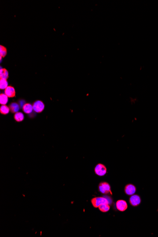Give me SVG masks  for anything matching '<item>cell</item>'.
<instances>
[{
  "mask_svg": "<svg viewBox=\"0 0 158 237\" xmlns=\"http://www.w3.org/2000/svg\"><path fill=\"white\" fill-rule=\"evenodd\" d=\"M91 203L93 204V206L95 208H98L101 205L103 204H109V200L106 198L103 197H95L91 199Z\"/></svg>",
  "mask_w": 158,
  "mask_h": 237,
  "instance_id": "6da1fadb",
  "label": "cell"
},
{
  "mask_svg": "<svg viewBox=\"0 0 158 237\" xmlns=\"http://www.w3.org/2000/svg\"><path fill=\"white\" fill-rule=\"evenodd\" d=\"M98 189L101 193L103 194H112L111 191V187L109 184L106 182H103L100 183L98 186Z\"/></svg>",
  "mask_w": 158,
  "mask_h": 237,
  "instance_id": "7a4b0ae2",
  "label": "cell"
},
{
  "mask_svg": "<svg viewBox=\"0 0 158 237\" xmlns=\"http://www.w3.org/2000/svg\"><path fill=\"white\" fill-rule=\"evenodd\" d=\"M94 171L96 175L101 177L106 175L107 172V169L104 165L101 163H99L95 167Z\"/></svg>",
  "mask_w": 158,
  "mask_h": 237,
  "instance_id": "3957f363",
  "label": "cell"
},
{
  "mask_svg": "<svg viewBox=\"0 0 158 237\" xmlns=\"http://www.w3.org/2000/svg\"><path fill=\"white\" fill-rule=\"evenodd\" d=\"M33 110L37 113H40L45 109V105L42 101H35L33 105Z\"/></svg>",
  "mask_w": 158,
  "mask_h": 237,
  "instance_id": "277c9868",
  "label": "cell"
},
{
  "mask_svg": "<svg viewBox=\"0 0 158 237\" xmlns=\"http://www.w3.org/2000/svg\"><path fill=\"white\" fill-rule=\"evenodd\" d=\"M141 202V198L137 194H133L130 198V204L133 206H138Z\"/></svg>",
  "mask_w": 158,
  "mask_h": 237,
  "instance_id": "5b68a950",
  "label": "cell"
},
{
  "mask_svg": "<svg viewBox=\"0 0 158 237\" xmlns=\"http://www.w3.org/2000/svg\"><path fill=\"white\" fill-rule=\"evenodd\" d=\"M116 207L117 209L121 212H123L126 210L127 209L128 205H127V203L124 200H118L116 203L115 204Z\"/></svg>",
  "mask_w": 158,
  "mask_h": 237,
  "instance_id": "8992f818",
  "label": "cell"
},
{
  "mask_svg": "<svg viewBox=\"0 0 158 237\" xmlns=\"http://www.w3.org/2000/svg\"><path fill=\"white\" fill-rule=\"evenodd\" d=\"M136 189L134 186L132 184H128L125 186V192L128 196H132L135 194Z\"/></svg>",
  "mask_w": 158,
  "mask_h": 237,
  "instance_id": "52a82bcc",
  "label": "cell"
},
{
  "mask_svg": "<svg viewBox=\"0 0 158 237\" xmlns=\"http://www.w3.org/2000/svg\"><path fill=\"white\" fill-rule=\"evenodd\" d=\"M4 93L8 97H14L15 96V89L12 86H8L5 89Z\"/></svg>",
  "mask_w": 158,
  "mask_h": 237,
  "instance_id": "ba28073f",
  "label": "cell"
},
{
  "mask_svg": "<svg viewBox=\"0 0 158 237\" xmlns=\"http://www.w3.org/2000/svg\"><path fill=\"white\" fill-rule=\"evenodd\" d=\"M22 109H23L24 112L27 114H29L32 112L33 108V106L31 105V104L29 103H27V104L24 105L23 108H22Z\"/></svg>",
  "mask_w": 158,
  "mask_h": 237,
  "instance_id": "9c48e42d",
  "label": "cell"
},
{
  "mask_svg": "<svg viewBox=\"0 0 158 237\" xmlns=\"http://www.w3.org/2000/svg\"><path fill=\"white\" fill-rule=\"evenodd\" d=\"M10 109L12 113H17L20 109L19 104L16 103H12L9 106Z\"/></svg>",
  "mask_w": 158,
  "mask_h": 237,
  "instance_id": "30bf717a",
  "label": "cell"
},
{
  "mask_svg": "<svg viewBox=\"0 0 158 237\" xmlns=\"http://www.w3.org/2000/svg\"><path fill=\"white\" fill-rule=\"evenodd\" d=\"M14 118L18 122H20L24 120V116L22 113L18 112L14 114Z\"/></svg>",
  "mask_w": 158,
  "mask_h": 237,
  "instance_id": "8fae6325",
  "label": "cell"
},
{
  "mask_svg": "<svg viewBox=\"0 0 158 237\" xmlns=\"http://www.w3.org/2000/svg\"><path fill=\"white\" fill-rule=\"evenodd\" d=\"M8 101V97L5 94L1 93L0 95V103L2 105L7 104Z\"/></svg>",
  "mask_w": 158,
  "mask_h": 237,
  "instance_id": "7c38bea8",
  "label": "cell"
},
{
  "mask_svg": "<svg viewBox=\"0 0 158 237\" xmlns=\"http://www.w3.org/2000/svg\"><path fill=\"white\" fill-rule=\"evenodd\" d=\"M8 72L5 69L1 68L0 71V77L1 79H5L7 80L8 78Z\"/></svg>",
  "mask_w": 158,
  "mask_h": 237,
  "instance_id": "4fadbf2b",
  "label": "cell"
},
{
  "mask_svg": "<svg viewBox=\"0 0 158 237\" xmlns=\"http://www.w3.org/2000/svg\"><path fill=\"white\" fill-rule=\"evenodd\" d=\"M98 208L101 212L106 213L109 210L110 206L109 204H103L101 205Z\"/></svg>",
  "mask_w": 158,
  "mask_h": 237,
  "instance_id": "5bb4252c",
  "label": "cell"
},
{
  "mask_svg": "<svg viewBox=\"0 0 158 237\" xmlns=\"http://www.w3.org/2000/svg\"><path fill=\"white\" fill-rule=\"evenodd\" d=\"M10 108L8 106L4 105L1 106L0 108V112L1 114H7L9 113L10 112Z\"/></svg>",
  "mask_w": 158,
  "mask_h": 237,
  "instance_id": "9a60e30c",
  "label": "cell"
},
{
  "mask_svg": "<svg viewBox=\"0 0 158 237\" xmlns=\"http://www.w3.org/2000/svg\"><path fill=\"white\" fill-rule=\"evenodd\" d=\"M8 83L5 79H1L0 80V88L1 90H4L8 87Z\"/></svg>",
  "mask_w": 158,
  "mask_h": 237,
  "instance_id": "2e32d148",
  "label": "cell"
},
{
  "mask_svg": "<svg viewBox=\"0 0 158 237\" xmlns=\"http://www.w3.org/2000/svg\"><path fill=\"white\" fill-rule=\"evenodd\" d=\"M6 54H7V50H6V48H4V46L1 45V48H0V54H1V57H4L5 56Z\"/></svg>",
  "mask_w": 158,
  "mask_h": 237,
  "instance_id": "e0dca14e",
  "label": "cell"
}]
</instances>
